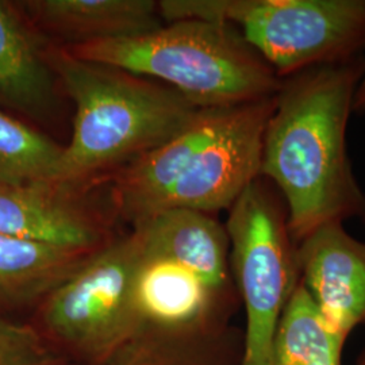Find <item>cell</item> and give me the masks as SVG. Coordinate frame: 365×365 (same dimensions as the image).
Listing matches in <instances>:
<instances>
[{
    "label": "cell",
    "instance_id": "cell-1",
    "mask_svg": "<svg viewBox=\"0 0 365 365\" xmlns=\"http://www.w3.org/2000/svg\"><path fill=\"white\" fill-rule=\"evenodd\" d=\"M363 58L282 78L261 150L260 176L283 196L295 244L329 223L365 214V195L346 153Z\"/></svg>",
    "mask_w": 365,
    "mask_h": 365
},
{
    "label": "cell",
    "instance_id": "cell-2",
    "mask_svg": "<svg viewBox=\"0 0 365 365\" xmlns=\"http://www.w3.org/2000/svg\"><path fill=\"white\" fill-rule=\"evenodd\" d=\"M54 64L76 105L72 140L53 182L69 192L96 173L164 144L200 110L175 90L68 52L58 53Z\"/></svg>",
    "mask_w": 365,
    "mask_h": 365
},
{
    "label": "cell",
    "instance_id": "cell-3",
    "mask_svg": "<svg viewBox=\"0 0 365 365\" xmlns=\"http://www.w3.org/2000/svg\"><path fill=\"white\" fill-rule=\"evenodd\" d=\"M76 58L164 80L197 108L274 96L282 78L229 24L179 21L137 37L72 45Z\"/></svg>",
    "mask_w": 365,
    "mask_h": 365
},
{
    "label": "cell",
    "instance_id": "cell-4",
    "mask_svg": "<svg viewBox=\"0 0 365 365\" xmlns=\"http://www.w3.org/2000/svg\"><path fill=\"white\" fill-rule=\"evenodd\" d=\"M226 232L247 312L241 365H271L276 327L300 282L287 206L272 182L259 176L249 184L230 207Z\"/></svg>",
    "mask_w": 365,
    "mask_h": 365
},
{
    "label": "cell",
    "instance_id": "cell-5",
    "mask_svg": "<svg viewBox=\"0 0 365 365\" xmlns=\"http://www.w3.org/2000/svg\"><path fill=\"white\" fill-rule=\"evenodd\" d=\"M225 24L241 26L280 78L365 51V0H226Z\"/></svg>",
    "mask_w": 365,
    "mask_h": 365
},
{
    "label": "cell",
    "instance_id": "cell-6",
    "mask_svg": "<svg viewBox=\"0 0 365 365\" xmlns=\"http://www.w3.org/2000/svg\"><path fill=\"white\" fill-rule=\"evenodd\" d=\"M143 248L135 233L84 261L53 289L45 324L69 345L103 353L128 339L141 324L133 282Z\"/></svg>",
    "mask_w": 365,
    "mask_h": 365
},
{
    "label": "cell",
    "instance_id": "cell-7",
    "mask_svg": "<svg viewBox=\"0 0 365 365\" xmlns=\"http://www.w3.org/2000/svg\"><path fill=\"white\" fill-rule=\"evenodd\" d=\"M274 96L218 108L207 137L155 214L170 209L207 214L230 209L260 176L262 138L274 111Z\"/></svg>",
    "mask_w": 365,
    "mask_h": 365
},
{
    "label": "cell",
    "instance_id": "cell-8",
    "mask_svg": "<svg viewBox=\"0 0 365 365\" xmlns=\"http://www.w3.org/2000/svg\"><path fill=\"white\" fill-rule=\"evenodd\" d=\"M302 284L345 339L365 325V244L329 223L297 244Z\"/></svg>",
    "mask_w": 365,
    "mask_h": 365
},
{
    "label": "cell",
    "instance_id": "cell-9",
    "mask_svg": "<svg viewBox=\"0 0 365 365\" xmlns=\"http://www.w3.org/2000/svg\"><path fill=\"white\" fill-rule=\"evenodd\" d=\"M0 235L86 252L99 240L90 211L52 184L0 182Z\"/></svg>",
    "mask_w": 365,
    "mask_h": 365
},
{
    "label": "cell",
    "instance_id": "cell-10",
    "mask_svg": "<svg viewBox=\"0 0 365 365\" xmlns=\"http://www.w3.org/2000/svg\"><path fill=\"white\" fill-rule=\"evenodd\" d=\"M143 252L175 261L195 272L215 292L230 283L229 235L207 212L170 209L135 223Z\"/></svg>",
    "mask_w": 365,
    "mask_h": 365
},
{
    "label": "cell",
    "instance_id": "cell-11",
    "mask_svg": "<svg viewBox=\"0 0 365 365\" xmlns=\"http://www.w3.org/2000/svg\"><path fill=\"white\" fill-rule=\"evenodd\" d=\"M221 298L191 269L143 252L133 282L141 322L173 329L196 327L207 319Z\"/></svg>",
    "mask_w": 365,
    "mask_h": 365
},
{
    "label": "cell",
    "instance_id": "cell-12",
    "mask_svg": "<svg viewBox=\"0 0 365 365\" xmlns=\"http://www.w3.org/2000/svg\"><path fill=\"white\" fill-rule=\"evenodd\" d=\"M27 6L48 29L75 39L73 45L137 37L161 27L158 3L152 0H39Z\"/></svg>",
    "mask_w": 365,
    "mask_h": 365
},
{
    "label": "cell",
    "instance_id": "cell-13",
    "mask_svg": "<svg viewBox=\"0 0 365 365\" xmlns=\"http://www.w3.org/2000/svg\"><path fill=\"white\" fill-rule=\"evenodd\" d=\"M86 252L0 235V303L49 295L87 260Z\"/></svg>",
    "mask_w": 365,
    "mask_h": 365
},
{
    "label": "cell",
    "instance_id": "cell-14",
    "mask_svg": "<svg viewBox=\"0 0 365 365\" xmlns=\"http://www.w3.org/2000/svg\"><path fill=\"white\" fill-rule=\"evenodd\" d=\"M345 341L299 282L276 327L271 365H342Z\"/></svg>",
    "mask_w": 365,
    "mask_h": 365
},
{
    "label": "cell",
    "instance_id": "cell-15",
    "mask_svg": "<svg viewBox=\"0 0 365 365\" xmlns=\"http://www.w3.org/2000/svg\"><path fill=\"white\" fill-rule=\"evenodd\" d=\"M52 80L33 37L0 1V101L36 113L49 103Z\"/></svg>",
    "mask_w": 365,
    "mask_h": 365
},
{
    "label": "cell",
    "instance_id": "cell-16",
    "mask_svg": "<svg viewBox=\"0 0 365 365\" xmlns=\"http://www.w3.org/2000/svg\"><path fill=\"white\" fill-rule=\"evenodd\" d=\"M64 146L0 111V182L52 184Z\"/></svg>",
    "mask_w": 365,
    "mask_h": 365
},
{
    "label": "cell",
    "instance_id": "cell-17",
    "mask_svg": "<svg viewBox=\"0 0 365 365\" xmlns=\"http://www.w3.org/2000/svg\"><path fill=\"white\" fill-rule=\"evenodd\" d=\"M49 348L30 327L0 318V365H53Z\"/></svg>",
    "mask_w": 365,
    "mask_h": 365
},
{
    "label": "cell",
    "instance_id": "cell-18",
    "mask_svg": "<svg viewBox=\"0 0 365 365\" xmlns=\"http://www.w3.org/2000/svg\"><path fill=\"white\" fill-rule=\"evenodd\" d=\"M353 111L365 113V72L361 80L359 81L353 96Z\"/></svg>",
    "mask_w": 365,
    "mask_h": 365
},
{
    "label": "cell",
    "instance_id": "cell-19",
    "mask_svg": "<svg viewBox=\"0 0 365 365\" xmlns=\"http://www.w3.org/2000/svg\"><path fill=\"white\" fill-rule=\"evenodd\" d=\"M357 365H365V352L363 353V356H361V359H360V361H359Z\"/></svg>",
    "mask_w": 365,
    "mask_h": 365
},
{
    "label": "cell",
    "instance_id": "cell-20",
    "mask_svg": "<svg viewBox=\"0 0 365 365\" xmlns=\"http://www.w3.org/2000/svg\"><path fill=\"white\" fill-rule=\"evenodd\" d=\"M363 218H364V221H365V214H364V215H363Z\"/></svg>",
    "mask_w": 365,
    "mask_h": 365
}]
</instances>
